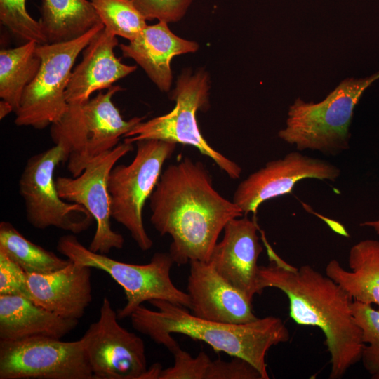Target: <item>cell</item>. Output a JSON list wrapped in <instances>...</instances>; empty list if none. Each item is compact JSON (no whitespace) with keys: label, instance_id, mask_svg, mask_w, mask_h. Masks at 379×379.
Instances as JSON below:
<instances>
[{"label":"cell","instance_id":"cell-2","mask_svg":"<svg viewBox=\"0 0 379 379\" xmlns=\"http://www.w3.org/2000/svg\"><path fill=\"white\" fill-rule=\"evenodd\" d=\"M270 264L260 266L258 286L282 291L289 315L298 325L319 328L330 355V379H340L361 360V330L354 317L353 299L335 282L309 265L295 267L266 246Z\"/></svg>","mask_w":379,"mask_h":379},{"label":"cell","instance_id":"cell-3","mask_svg":"<svg viewBox=\"0 0 379 379\" xmlns=\"http://www.w3.org/2000/svg\"><path fill=\"white\" fill-rule=\"evenodd\" d=\"M157 309L140 306L130 316L132 326L140 333L162 345L173 354L180 347L173 333L187 335L209 345L215 352L249 361L268 379L266 355L269 350L290 339V333L279 317L268 316L241 324L206 320L187 308L168 301L152 300Z\"/></svg>","mask_w":379,"mask_h":379},{"label":"cell","instance_id":"cell-13","mask_svg":"<svg viewBox=\"0 0 379 379\" xmlns=\"http://www.w3.org/2000/svg\"><path fill=\"white\" fill-rule=\"evenodd\" d=\"M133 149V143L124 141L91 160L78 176H60L55 179L60 197L85 207L95 221V232L88 246L93 252L107 255L112 249L124 246L123 236L111 227L107 182L115 164Z\"/></svg>","mask_w":379,"mask_h":379},{"label":"cell","instance_id":"cell-10","mask_svg":"<svg viewBox=\"0 0 379 379\" xmlns=\"http://www.w3.org/2000/svg\"><path fill=\"white\" fill-rule=\"evenodd\" d=\"M69 154L60 144L34 154L27 161L18 186L29 223L39 230L54 227L76 234L94 220L83 206L62 199L54 173L57 166L67 161Z\"/></svg>","mask_w":379,"mask_h":379},{"label":"cell","instance_id":"cell-23","mask_svg":"<svg viewBox=\"0 0 379 379\" xmlns=\"http://www.w3.org/2000/svg\"><path fill=\"white\" fill-rule=\"evenodd\" d=\"M37 44L27 41L16 48L0 51V98L13 107L15 113L26 87L40 68L41 59L36 52Z\"/></svg>","mask_w":379,"mask_h":379},{"label":"cell","instance_id":"cell-5","mask_svg":"<svg viewBox=\"0 0 379 379\" xmlns=\"http://www.w3.org/2000/svg\"><path fill=\"white\" fill-rule=\"evenodd\" d=\"M121 88L112 86L81 105H68L63 117L51 127L55 144L69 154L67 168L73 177L80 175L96 157L115 147L121 138L145 117L123 119L112 98Z\"/></svg>","mask_w":379,"mask_h":379},{"label":"cell","instance_id":"cell-31","mask_svg":"<svg viewBox=\"0 0 379 379\" xmlns=\"http://www.w3.org/2000/svg\"><path fill=\"white\" fill-rule=\"evenodd\" d=\"M361 227H371L377 234H379V220L365 221L360 223Z\"/></svg>","mask_w":379,"mask_h":379},{"label":"cell","instance_id":"cell-25","mask_svg":"<svg viewBox=\"0 0 379 379\" xmlns=\"http://www.w3.org/2000/svg\"><path fill=\"white\" fill-rule=\"evenodd\" d=\"M105 28L129 41L147 25L145 17L128 0H89Z\"/></svg>","mask_w":379,"mask_h":379},{"label":"cell","instance_id":"cell-30","mask_svg":"<svg viewBox=\"0 0 379 379\" xmlns=\"http://www.w3.org/2000/svg\"><path fill=\"white\" fill-rule=\"evenodd\" d=\"M11 112H13V107L8 102L1 100L0 102V119H2Z\"/></svg>","mask_w":379,"mask_h":379},{"label":"cell","instance_id":"cell-17","mask_svg":"<svg viewBox=\"0 0 379 379\" xmlns=\"http://www.w3.org/2000/svg\"><path fill=\"white\" fill-rule=\"evenodd\" d=\"M91 269L71 261L49 273H27L30 300L59 316L79 320L93 298Z\"/></svg>","mask_w":379,"mask_h":379},{"label":"cell","instance_id":"cell-18","mask_svg":"<svg viewBox=\"0 0 379 379\" xmlns=\"http://www.w3.org/2000/svg\"><path fill=\"white\" fill-rule=\"evenodd\" d=\"M118 44L117 36L105 27L93 36L83 50L82 60L72 70L65 91L68 105L86 102L93 92L108 89L136 69L116 57L114 48Z\"/></svg>","mask_w":379,"mask_h":379},{"label":"cell","instance_id":"cell-8","mask_svg":"<svg viewBox=\"0 0 379 379\" xmlns=\"http://www.w3.org/2000/svg\"><path fill=\"white\" fill-rule=\"evenodd\" d=\"M208 77L204 70L192 74L184 71L177 80L171 98L175 107L168 113L141 121L124 136V141L134 143L156 139L190 145L211 159L231 179H238L241 168L213 149L199 128L196 113L208 103Z\"/></svg>","mask_w":379,"mask_h":379},{"label":"cell","instance_id":"cell-12","mask_svg":"<svg viewBox=\"0 0 379 379\" xmlns=\"http://www.w3.org/2000/svg\"><path fill=\"white\" fill-rule=\"evenodd\" d=\"M108 298L104 297L98 320L80 338L93 379H145V346L142 338L122 327Z\"/></svg>","mask_w":379,"mask_h":379},{"label":"cell","instance_id":"cell-14","mask_svg":"<svg viewBox=\"0 0 379 379\" xmlns=\"http://www.w3.org/2000/svg\"><path fill=\"white\" fill-rule=\"evenodd\" d=\"M340 168L328 161L292 152L283 158L268 161L249 175L237 187L232 201L244 215L253 213L263 202L292 192L304 179L335 181Z\"/></svg>","mask_w":379,"mask_h":379},{"label":"cell","instance_id":"cell-28","mask_svg":"<svg viewBox=\"0 0 379 379\" xmlns=\"http://www.w3.org/2000/svg\"><path fill=\"white\" fill-rule=\"evenodd\" d=\"M146 20L167 23L180 20L192 0H128Z\"/></svg>","mask_w":379,"mask_h":379},{"label":"cell","instance_id":"cell-29","mask_svg":"<svg viewBox=\"0 0 379 379\" xmlns=\"http://www.w3.org/2000/svg\"><path fill=\"white\" fill-rule=\"evenodd\" d=\"M0 295H20L30 299L27 273L1 251Z\"/></svg>","mask_w":379,"mask_h":379},{"label":"cell","instance_id":"cell-1","mask_svg":"<svg viewBox=\"0 0 379 379\" xmlns=\"http://www.w3.org/2000/svg\"><path fill=\"white\" fill-rule=\"evenodd\" d=\"M149 200L151 223L171 237L168 253L178 265L208 262L227 223L244 215L215 190L204 165L189 157L162 171Z\"/></svg>","mask_w":379,"mask_h":379},{"label":"cell","instance_id":"cell-24","mask_svg":"<svg viewBox=\"0 0 379 379\" xmlns=\"http://www.w3.org/2000/svg\"><path fill=\"white\" fill-rule=\"evenodd\" d=\"M0 251L27 273H49L67 266L71 262L32 242L7 221L0 222Z\"/></svg>","mask_w":379,"mask_h":379},{"label":"cell","instance_id":"cell-6","mask_svg":"<svg viewBox=\"0 0 379 379\" xmlns=\"http://www.w3.org/2000/svg\"><path fill=\"white\" fill-rule=\"evenodd\" d=\"M56 248L76 264L105 272L122 287L126 302L117 312L119 319L130 317L144 302L152 300L191 307L187 293L176 287L171 278V270L175 263L169 253L157 252L145 265L131 264L91 251L74 234L60 237Z\"/></svg>","mask_w":379,"mask_h":379},{"label":"cell","instance_id":"cell-21","mask_svg":"<svg viewBox=\"0 0 379 379\" xmlns=\"http://www.w3.org/2000/svg\"><path fill=\"white\" fill-rule=\"evenodd\" d=\"M345 270L336 260H330L325 274L354 301L379 307V241L365 239L352 246Z\"/></svg>","mask_w":379,"mask_h":379},{"label":"cell","instance_id":"cell-26","mask_svg":"<svg viewBox=\"0 0 379 379\" xmlns=\"http://www.w3.org/2000/svg\"><path fill=\"white\" fill-rule=\"evenodd\" d=\"M352 310L364 343L361 361L371 378L379 379V310L357 301H353Z\"/></svg>","mask_w":379,"mask_h":379},{"label":"cell","instance_id":"cell-22","mask_svg":"<svg viewBox=\"0 0 379 379\" xmlns=\"http://www.w3.org/2000/svg\"><path fill=\"white\" fill-rule=\"evenodd\" d=\"M39 20L47 44L77 39L102 24L88 0H41Z\"/></svg>","mask_w":379,"mask_h":379},{"label":"cell","instance_id":"cell-20","mask_svg":"<svg viewBox=\"0 0 379 379\" xmlns=\"http://www.w3.org/2000/svg\"><path fill=\"white\" fill-rule=\"evenodd\" d=\"M79 320L62 317L20 295H0V340L34 337L62 339Z\"/></svg>","mask_w":379,"mask_h":379},{"label":"cell","instance_id":"cell-9","mask_svg":"<svg viewBox=\"0 0 379 379\" xmlns=\"http://www.w3.org/2000/svg\"><path fill=\"white\" fill-rule=\"evenodd\" d=\"M104 27L103 24L99 25L70 41L37 44L36 52L41 62L37 74L26 87L15 112L17 126L44 129L63 117L68 108L65 91L74 62Z\"/></svg>","mask_w":379,"mask_h":379},{"label":"cell","instance_id":"cell-27","mask_svg":"<svg viewBox=\"0 0 379 379\" xmlns=\"http://www.w3.org/2000/svg\"><path fill=\"white\" fill-rule=\"evenodd\" d=\"M0 22L15 36L25 42L47 44L39 21L27 11L26 0H0Z\"/></svg>","mask_w":379,"mask_h":379},{"label":"cell","instance_id":"cell-11","mask_svg":"<svg viewBox=\"0 0 379 379\" xmlns=\"http://www.w3.org/2000/svg\"><path fill=\"white\" fill-rule=\"evenodd\" d=\"M0 379H93L81 339L0 340Z\"/></svg>","mask_w":379,"mask_h":379},{"label":"cell","instance_id":"cell-19","mask_svg":"<svg viewBox=\"0 0 379 379\" xmlns=\"http://www.w3.org/2000/svg\"><path fill=\"white\" fill-rule=\"evenodd\" d=\"M168 23L147 25L128 44L119 45L124 57L133 59L161 91H169L172 81L171 61L178 55L195 52L198 44L174 34Z\"/></svg>","mask_w":379,"mask_h":379},{"label":"cell","instance_id":"cell-4","mask_svg":"<svg viewBox=\"0 0 379 379\" xmlns=\"http://www.w3.org/2000/svg\"><path fill=\"white\" fill-rule=\"evenodd\" d=\"M379 79V72L364 78H347L322 101L297 98L290 105L286 127L278 133L299 151L335 155L350 147L354 109L365 90Z\"/></svg>","mask_w":379,"mask_h":379},{"label":"cell","instance_id":"cell-7","mask_svg":"<svg viewBox=\"0 0 379 379\" xmlns=\"http://www.w3.org/2000/svg\"><path fill=\"white\" fill-rule=\"evenodd\" d=\"M135 143L134 159L128 165L113 167L107 187L112 218L126 227L138 246L145 251L152 247L153 241L144 226L143 208L177 143L156 139L140 140Z\"/></svg>","mask_w":379,"mask_h":379},{"label":"cell","instance_id":"cell-15","mask_svg":"<svg viewBox=\"0 0 379 379\" xmlns=\"http://www.w3.org/2000/svg\"><path fill=\"white\" fill-rule=\"evenodd\" d=\"M255 218L245 215L230 220L222 239L216 244L209 262L217 272L253 302L261 294L258 286V258L262 246Z\"/></svg>","mask_w":379,"mask_h":379},{"label":"cell","instance_id":"cell-16","mask_svg":"<svg viewBox=\"0 0 379 379\" xmlns=\"http://www.w3.org/2000/svg\"><path fill=\"white\" fill-rule=\"evenodd\" d=\"M187 293L192 313L204 319L234 324L256 320L252 301L221 277L209 262H190Z\"/></svg>","mask_w":379,"mask_h":379}]
</instances>
